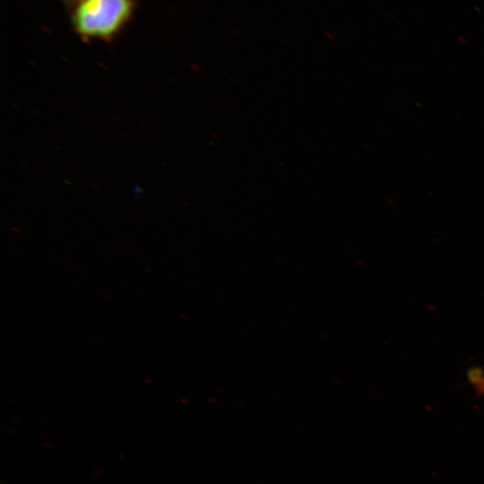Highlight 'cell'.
<instances>
[{
  "label": "cell",
  "mask_w": 484,
  "mask_h": 484,
  "mask_svg": "<svg viewBox=\"0 0 484 484\" xmlns=\"http://www.w3.org/2000/svg\"><path fill=\"white\" fill-rule=\"evenodd\" d=\"M134 9V0H80L72 13V25L86 41H110L128 23Z\"/></svg>",
  "instance_id": "obj_1"
},
{
  "label": "cell",
  "mask_w": 484,
  "mask_h": 484,
  "mask_svg": "<svg viewBox=\"0 0 484 484\" xmlns=\"http://www.w3.org/2000/svg\"><path fill=\"white\" fill-rule=\"evenodd\" d=\"M468 379L473 385L475 391L482 395L484 394V371L481 368H471L468 371Z\"/></svg>",
  "instance_id": "obj_2"
},
{
  "label": "cell",
  "mask_w": 484,
  "mask_h": 484,
  "mask_svg": "<svg viewBox=\"0 0 484 484\" xmlns=\"http://www.w3.org/2000/svg\"><path fill=\"white\" fill-rule=\"evenodd\" d=\"M64 1H65L66 3L76 4V3L79 2L80 0H64Z\"/></svg>",
  "instance_id": "obj_3"
}]
</instances>
